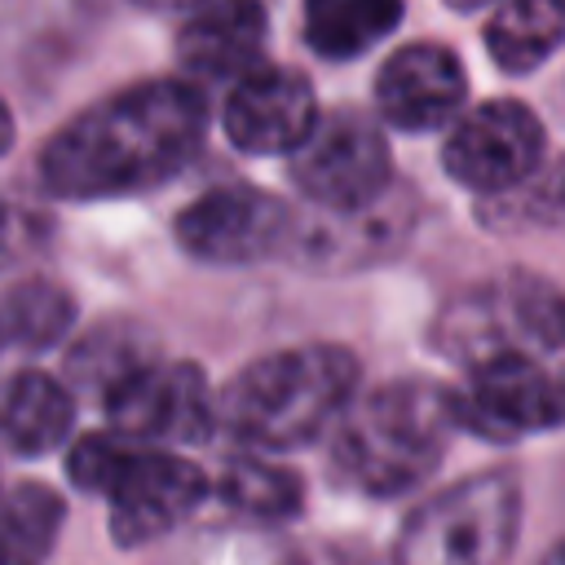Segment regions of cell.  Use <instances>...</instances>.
<instances>
[{
    "label": "cell",
    "instance_id": "cell-1",
    "mask_svg": "<svg viewBox=\"0 0 565 565\" xmlns=\"http://www.w3.org/2000/svg\"><path fill=\"white\" fill-rule=\"evenodd\" d=\"M207 102L190 79L132 84L57 128L40 181L57 199H124L177 177L203 146Z\"/></svg>",
    "mask_w": 565,
    "mask_h": 565
},
{
    "label": "cell",
    "instance_id": "cell-2",
    "mask_svg": "<svg viewBox=\"0 0 565 565\" xmlns=\"http://www.w3.org/2000/svg\"><path fill=\"white\" fill-rule=\"evenodd\" d=\"M358 358L344 344H296L256 358L221 393V424L256 450L318 441L353 402Z\"/></svg>",
    "mask_w": 565,
    "mask_h": 565
},
{
    "label": "cell",
    "instance_id": "cell-3",
    "mask_svg": "<svg viewBox=\"0 0 565 565\" xmlns=\"http://www.w3.org/2000/svg\"><path fill=\"white\" fill-rule=\"evenodd\" d=\"M455 424V393H446L441 384H380L358 406H349L335 433V468L362 494H402L441 463Z\"/></svg>",
    "mask_w": 565,
    "mask_h": 565
},
{
    "label": "cell",
    "instance_id": "cell-4",
    "mask_svg": "<svg viewBox=\"0 0 565 565\" xmlns=\"http://www.w3.org/2000/svg\"><path fill=\"white\" fill-rule=\"evenodd\" d=\"M521 534L516 472L490 468L424 499L393 547V565H503Z\"/></svg>",
    "mask_w": 565,
    "mask_h": 565
},
{
    "label": "cell",
    "instance_id": "cell-5",
    "mask_svg": "<svg viewBox=\"0 0 565 565\" xmlns=\"http://www.w3.org/2000/svg\"><path fill=\"white\" fill-rule=\"evenodd\" d=\"M437 349L463 366L508 353L565 349V296L539 274H503L450 300L437 322Z\"/></svg>",
    "mask_w": 565,
    "mask_h": 565
},
{
    "label": "cell",
    "instance_id": "cell-6",
    "mask_svg": "<svg viewBox=\"0 0 565 565\" xmlns=\"http://www.w3.org/2000/svg\"><path fill=\"white\" fill-rule=\"evenodd\" d=\"M291 177L322 212H366L384 203V190L393 181V154L380 132L358 110H335L318 119L309 141L291 154Z\"/></svg>",
    "mask_w": 565,
    "mask_h": 565
},
{
    "label": "cell",
    "instance_id": "cell-7",
    "mask_svg": "<svg viewBox=\"0 0 565 565\" xmlns=\"http://www.w3.org/2000/svg\"><path fill=\"white\" fill-rule=\"evenodd\" d=\"M455 419L459 428H472L490 441L556 428L565 424V366H552L534 353H508L468 366V380L455 393Z\"/></svg>",
    "mask_w": 565,
    "mask_h": 565
},
{
    "label": "cell",
    "instance_id": "cell-8",
    "mask_svg": "<svg viewBox=\"0 0 565 565\" xmlns=\"http://www.w3.org/2000/svg\"><path fill=\"white\" fill-rule=\"evenodd\" d=\"M106 419L137 446L154 441H207L221 424V402L194 362H146L124 375L106 397Z\"/></svg>",
    "mask_w": 565,
    "mask_h": 565
},
{
    "label": "cell",
    "instance_id": "cell-9",
    "mask_svg": "<svg viewBox=\"0 0 565 565\" xmlns=\"http://www.w3.org/2000/svg\"><path fill=\"white\" fill-rule=\"evenodd\" d=\"M441 163L459 185L486 199L508 194L543 163V124L516 97L481 102L455 119L441 146Z\"/></svg>",
    "mask_w": 565,
    "mask_h": 565
},
{
    "label": "cell",
    "instance_id": "cell-10",
    "mask_svg": "<svg viewBox=\"0 0 565 565\" xmlns=\"http://www.w3.org/2000/svg\"><path fill=\"white\" fill-rule=\"evenodd\" d=\"M106 499H110L115 543L141 547V543L177 530L207 499V477L199 463H190L172 450L137 446Z\"/></svg>",
    "mask_w": 565,
    "mask_h": 565
},
{
    "label": "cell",
    "instance_id": "cell-11",
    "mask_svg": "<svg viewBox=\"0 0 565 565\" xmlns=\"http://www.w3.org/2000/svg\"><path fill=\"white\" fill-rule=\"evenodd\" d=\"M177 243L212 265H247L269 256L287 234V207L256 185H221L185 203L172 221Z\"/></svg>",
    "mask_w": 565,
    "mask_h": 565
},
{
    "label": "cell",
    "instance_id": "cell-12",
    "mask_svg": "<svg viewBox=\"0 0 565 565\" xmlns=\"http://www.w3.org/2000/svg\"><path fill=\"white\" fill-rule=\"evenodd\" d=\"M313 128V88L296 66H256L225 97V132L247 154H296Z\"/></svg>",
    "mask_w": 565,
    "mask_h": 565
},
{
    "label": "cell",
    "instance_id": "cell-13",
    "mask_svg": "<svg viewBox=\"0 0 565 565\" xmlns=\"http://www.w3.org/2000/svg\"><path fill=\"white\" fill-rule=\"evenodd\" d=\"M468 97V75L446 44H406L375 75V106L384 124L402 132H433L459 115Z\"/></svg>",
    "mask_w": 565,
    "mask_h": 565
},
{
    "label": "cell",
    "instance_id": "cell-14",
    "mask_svg": "<svg viewBox=\"0 0 565 565\" xmlns=\"http://www.w3.org/2000/svg\"><path fill=\"white\" fill-rule=\"evenodd\" d=\"M265 40V0H199L177 35V62L190 84H238L260 66Z\"/></svg>",
    "mask_w": 565,
    "mask_h": 565
},
{
    "label": "cell",
    "instance_id": "cell-15",
    "mask_svg": "<svg viewBox=\"0 0 565 565\" xmlns=\"http://www.w3.org/2000/svg\"><path fill=\"white\" fill-rule=\"evenodd\" d=\"M75 424V402L62 380L44 371H22L0 393V441L13 455H49L66 441Z\"/></svg>",
    "mask_w": 565,
    "mask_h": 565
},
{
    "label": "cell",
    "instance_id": "cell-16",
    "mask_svg": "<svg viewBox=\"0 0 565 565\" xmlns=\"http://www.w3.org/2000/svg\"><path fill=\"white\" fill-rule=\"evenodd\" d=\"M565 40V0H503L486 22V49L508 75L543 66Z\"/></svg>",
    "mask_w": 565,
    "mask_h": 565
},
{
    "label": "cell",
    "instance_id": "cell-17",
    "mask_svg": "<svg viewBox=\"0 0 565 565\" xmlns=\"http://www.w3.org/2000/svg\"><path fill=\"white\" fill-rule=\"evenodd\" d=\"M402 22V0H305V40L331 62L375 49Z\"/></svg>",
    "mask_w": 565,
    "mask_h": 565
},
{
    "label": "cell",
    "instance_id": "cell-18",
    "mask_svg": "<svg viewBox=\"0 0 565 565\" xmlns=\"http://www.w3.org/2000/svg\"><path fill=\"white\" fill-rule=\"evenodd\" d=\"M75 322V300L49 278H22L0 296V349H53Z\"/></svg>",
    "mask_w": 565,
    "mask_h": 565
},
{
    "label": "cell",
    "instance_id": "cell-19",
    "mask_svg": "<svg viewBox=\"0 0 565 565\" xmlns=\"http://www.w3.org/2000/svg\"><path fill=\"white\" fill-rule=\"evenodd\" d=\"M216 494L225 508L256 516V521H287L300 512V499H305L296 472L265 463V459H252V455H234L221 463Z\"/></svg>",
    "mask_w": 565,
    "mask_h": 565
},
{
    "label": "cell",
    "instance_id": "cell-20",
    "mask_svg": "<svg viewBox=\"0 0 565 565\" xmlns=\"http://www.w3.org/2000/svg\"><path fill=\"white\" fill-rule=\"evenodd\" d=\"M62 499L49 486H13L0 494V565H40L62 530Z\"/></svg>",
    "mask_w": 565,
    "mask_h": 565
},
{
    "label": "cell",
    "instance_id": "cell-21",
    "mask_svg": "<svg viewBox=\"0 0 565 565\" xmlns=\"http://www.w3.org/2000/svg\"><path fill=\"white\" fill-rule=\"evenodd\" d=\"M486 216L499 225H565V154L539 163L508 194H494Z\"/></svg>",
    "mask_w": 565,
    "mask_h": 565
},
{
    "label": "cell",
    "instance_id": "cell-22",
    "mask_svg": "<svg viewBox=\"0 0 565 565\" xmlns=\"http://www.w3.org/2000/svg\"><path fill=\"white\" fill-rule=\"evenodd\" d=\"M150 353L146 344H137V335L124 331H93L75 353H71V375L88 388H97V397H106L124 375H132L137 366H146Z\"/></svg>",
    "mask_w": 565,
    "mask_h": 565
},
{
    "label": "cell",
    "instance_id": "cell-23",
    "mask_svg": "<svg viewBox=\"0 0 565 565\" xmlns=\"http://www.w3.org/2000/svg\"><path fill=\"white\" fill-rule=\"evenodd\" d=\"M137 441H128L124 433L106 428V433H84L71 450H66V472L79 490L88 494H110V486L119 481L124 463L132 459Z\"/></svg>",
    "mask_w": 565,
    "mask_h": 565
},
{
    "label": "cell",
    "instance_id": "cell-24",
    "mask_svg": "<svg viewBox=\"0 0 565 565\" xmlns=\"http://www.w3.org/2000/svg\"><path fill=\"white\" fill-rule=\"evenodd\" d=\"M40 238V216L13 199H0V265L26 256Z\"/></svg>",
    "mask_w": 565,
    "mask_h": 565
},
{
    "label": "cell",
    "instance_id": "cell-25",
    "mask_svg": "<svg viewBox=\"0 0 565 565\" xmlns=\"http://www.w3.org/2000/svg\"><path fill=\"white\" fill-rule=\"evenodd\" d=\"M13 146V115H9V106L0 102V154Z\"/></svg>",
    "mask_w": 565,
    "mask_h": 565
},
{
    "label": "cell",
    "instance_id": "cell-26",
    "mask_svg": "<svg viewBox=\"0 0 565 565\" xmlns=\"http://www.w3.org/2000/svg\"><path fill=\"white\" fill-rule=\"evenodd\" d=\"M141 4H150V9H181V4H199V0H141Z\"/></svg>",
    "mask_w": 565,
    "mask_h": 565
},
{
    "label": "cell",
    "instance_id": "cell-27",
    "mask_svg": "<svg viewBox=\"0 0 565 565\" xmlns=\"http://www.w3.org/2000/svg\"><path fill=\"white\" fill-rule=\"evenodd\" d=\"M543 565H565V543H556V547L543 556Z\"/></svg>",
    "mask_w": 565,
    "mask_h": 565
},
{
    "label": "cell",
    "instance_id": "cell-28",
    "mask_svg": "<svg viewBox=\"0 0 565 565\" xmlns=\"http://www.w3.org/2000/svg\"><path fill=\"white\" fill-rule=\"evenodd\" d=\"M446 4H450V9H477V4H490V0H446ZM499 4H503V0H499Z\"/></svg>",
    "mask_w": 565,
    "mask_h": 565
}]
</instances>
